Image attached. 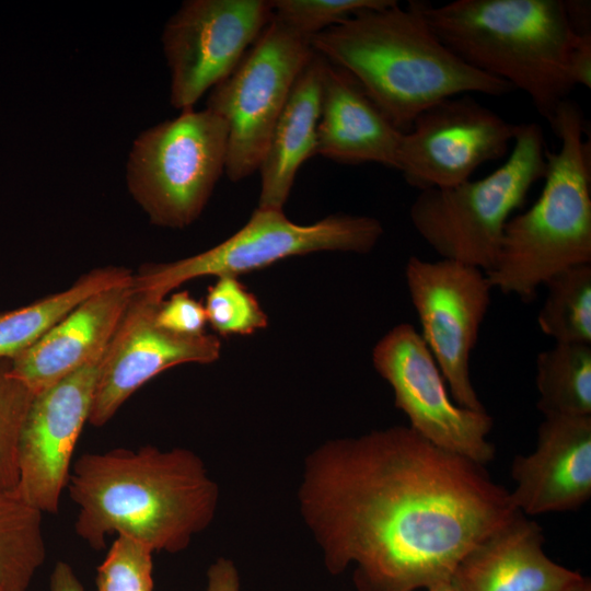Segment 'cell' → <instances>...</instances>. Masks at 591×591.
Segmentation results:
<instances>
[{
  "instance_id": "33",
  "label": "cell",
  "mask_w": 591,
  "mask_h": 591,
  "mask_svg": "<svg viewBox=\"0 0 591 591\" xmlns=\"http://www.w3.org/2000/svg\"><path fill=\"white\" fill-rule=\"evenodd\" d=\"M565 591H591V582L589 578L583 577L578 583Z\"/></svg>"
},
{
  "instance_id": "25",
  "label": "cell",
  "mask_w": 591,
  "mask_h": 591,
  "mask_svg": "<svg viewBox=\"0 0 591 591\" xmlns=\"http://www.w3.org/2000/svg\"><path fill=\"white\" fill-rule=\"evenodd\" d=\"M34 393L0 360V490H13L19 482V445Z\"/></svg>"
},
{
  "instance_id": "17",
  "label": "cell",
  "mask_w": 591,
  "mask_h": 591,
  "mask_svg": "<svg viewBox=\"0 0 591 591\" xmlns=\"http://www.w3.org/2000/svg\"><path fill=\"white\" fill-rule=\"evenodd\" d=\"M543 545L538 523L518 512L461 559L451 583L456 591H565L583 578Z\"/></svg>"
},
{
  "instance_id": "13",
  "label": "cell",
  "mask_w": 591,
  "mask_h": 591,
  "mask_svg": "<svg viewBox=\"0 0 591 591\" xmlns=\"http://www.w3.org/2000/svg\"><path fill=\"white\" fill-rule=\"evenodd\" d=\"M517 130L518 124L471 94L448 97L419 114L402 135L396 170L419 190L454 186L505 157Z\"/></svg>"
},
{
  "instance_id": "6",
  "label": "cell",
  "mask_w": 591,
  "mask_h": 591,
  "mask_svg": "<svg viewBox=\"0 0 591 591\" xmlns=\"http://www.w3.org/2000/svg\"><path fill=\"white\" fill-rule=\"evenodd\" d=\"M546 144L536 123L518 124L506 162L478 179L419 190L409 210L415 230L444 259L494 265L505 227L546 174Z\"/></svg>"
},
{
  "instance_id": "21",
  "label": "cell",
  "mask_w": 591,
  "mask_h": 591,
  "mask_svg": "<svg viewBox=\"0 0 591 591\" xmlns=\"http://www.w3.org/2000/svg\"><path fill=\"white\" fill-rule=\"evenodd\" d=\"M131 279L127 268H96L60 292L0 312V360H11L30 348L89 297Z\"/></svg>"
},
{
  "instance_id": "23",
  "label": "cell",
  "mask_w": 591,
  "mask_h": 591,
  "mask_svg": "<svg viewBox=\"0 0 591 591\" xmlns=\"http://www.w3.org/2000/svg\"><path fill=\"white\" fill-rule=\"evenodd\" d=\"M45 557L43 513L25 502L15 489L0 490L2 591H26Z\"/></svg>"
},
{
  "instance_id": "7",
  "label": "cell",
  "mask_w": 591,
  "mask_h": 591,
  "mask_svg": "<svg viewBox=\"0 0 591 591\" xmlns=\"http://www.w3.org/2000/svg\"><path fill=\"white\" fill-rule=\"evenodd\" d=\"M228 127L205 107L182 111L141 131L128 153L129 194L154 225L183 229L196 221L224 173Z\"/></svg>"
},
{
  "instance_id": "31",
  "label": "cell",
  "mask_w": 591,
  "mask_h": 591,
  "mask_svg": "<svg viewBox=\"0 0 591 591\" xmlns=\"http://www.w3.org/2000/svg\"><path fill=\"white\" fill-rule=\"evenodd\" d=\"M570 76L575 85L591 86V33L583 34L573 50Z\"/></svg>"
},
{
  "instance_id": "3",
  "label": "cell",
  "mask_w": 591,
  "mask_h": 591,
  "mask_svg": "<svg viewBox=\"0 0 591 591\" xmlns=\"http://www.w3.org/2000/svg\"><path fill=\"white\" fill-rule=\"evenodd\" d=\"M314 53L350 74L402 132L436 103L471 93L500 96L502 80L459 58L428 24L422 1L387 0L361 10L310 39Z\"/></svg>"
},
{
  "instance_id": "1",
  "label": "cell",
  "mask_w": 591,
  "mask_h": 591,
  "mask_svg": "<svg viewBox=\"0 0 591 591\" xmlns=\"http://www.w3.org/2000/svg\"><path fill=\"white\" fill-rule=\"evenodd\" d=\"M301 509L331 573L358 591L451 581L461 559L518 512L480 465L394 426L326 442L308 459Z\"/></svg>"
},
{
  "instance_id": "15",
  "label": "cell",
  "mask_w": 591,
  "mask_h": 591,
  "mask_svg": "<svg viewBox=\"0 0 591 591\" xmlns=\"http://www.w3.org/2000/svg\"><path fill=\"white\" fill-rule=\"evenodd\" d=\"M161 302L131 294L102 356L88 420L92 426L108 422L140 386L162 371L219 358L217 336H186L160 327L154 315Z\"/></svg>"
},
{
  "instance_id": "26",
  "label": "cell",
  "mask_w": 591,
  "mask_h": 591,
  "mask_svg": "<svg viewBox=\"0 0 591 591\" xmlns=\"http://www.w3.org/2000/svg\"><path fill=\"white\" fill-rule=\"evenodd\" d=\"M207 322L220 335H251L268 324L257 298L236 277H219L207 290Z\"/></svg>"
},
{
  "instance_id": "20",
  "label": "cell",
  "mask_w": 591,
  "mask_h": 591,
  "mask_svg": "<svg viewBox=\"0 0 591 591\" xmlns=\"http://www.w3.org/2000/svg\"><path fill=\"white\" fill-rule=\"evenodd\" d=\"M324 66L313 53L273 128L258 167L259 208L282 209L300 166L316 154Z\"/></svg>"
},
{
  "instance_id": "19",
  "label": "cell",
  "mask_w": 591,
  "mask_h": 591,
  "mask_svg": "<svg viewBox=\"0 0 591 591\" xmlns=\"http://www.w3.org/2000/svg\"><path fill=\"white\" fill-rule=\"evenodd\" d=\"M403 134L350 74L325 59L316 154L396 169Z\"/></svg>"
},
{
  "instance_id": "5",
  "label": "cell",
  "mask_w": 591,
  "mask_h": 591,
  "mask_svg": "<svg viewBox=\"0 0 591 591\" xmlns=\"http://www.w3.org/2000/svg\"><path fill=\"white\" fill-rule=\"evenodd\" d=\"M559 149L546 151L543 189L507 222L496 260L485 274L491 288L523 301L556 274L591 264L590 144L578 104L563 101L548 121Z\"/></svg>"
},
{
  "instance_id": "24",
  "label": "cell",
  "mask_w": 591,
  "mask_h": 591,
  "mask_svg": "<svg viewBox=\"0 0 591 591\" xmlns=\"http://www.w3.org/2000/svg\"><path fill=\"white\" fill-rule=\"evenodd\" d=\"M544 286L540 329L556 343L591 344V264L567 268Z\"/></svg>"
},
{
  "instance_id": "22",
  "label": "cell",
  "mask_w": 591,
  "mask_h": 591,
  "mask_svg": "<svg viewBox=\"0 0 591 591\" xmlns=\"http://www.w3.org/2000/svg\"><path fill=\"white\" fill-rule=\"evenodd\" d=\"M536 387L544 416H591V344L556 343L540 352Z\"/></svg>"
},
{
  "instance_id": "8",
  "label": "cell",
  "mask_w": 591,
  "mask_h": 591,
  "mask_svg": "<svg viewBox=\"0 0 591 591\" xmlns=\"http://www.w3.org/2000/svg\"><path fill=\"white\" fill-rule=\"evenodd\" d=\"M383 234L369 216L331 215L311 223L291 221L282 209L259 208L234 234L216 246L171 263L150 264L132 275L131 291L157 302L186 281L206 276L237 277L290 256L315 252L364 254Z\"/></svg>"
},
{
  "instance_id": "18",
  "label": "cell",
  "mask_w": 591,
  "mask_h": 591,
  "mask_svg": "<svg viewBox=\"0 0 591 591\" xmlns=\"http://www.w3.org/2000/svg\"><path fill=\"white\" fill-rule=\"evenodd\" d=\"M130 286H114L81 302L9 360L12 375L37 394L102 356L131 298Z\"/></svg>"
},
{
  "instance_id": "9",
  "label": "cell",
  "mask_w": 591,
  "mask_h": 591,
  "mask_svg": "<svg viewBox=\"0 0 591 591\" xmlns=\"http://www.w3.org/2000/svg\"><path fill=\"white\" fill-rule=\"evenodd\" d=\"M313 53L309 39L271 16L235 69L210 90L206 107L228 127L224 174L231 182L258 171L273 128Z\"/></svg>"
},
{
  "instance_id": "28",
  "label": "cell",
  "mask_w": 591,
  "mask_h": 591,
  "mask_svg": "<svg viewBox=\"0 0 591 591\" xmlns=\"http://www.w3.org/2000/svg\"><path fill=\"white\" fill-rule=\"evenodd\" d=\"M387 0H270L273 18L304 38L340 23L352 14Z\"/></svg>"
},
{
  "instance_id": "10",
  "label": "cell",
  "mask_w": 591,
  "mask_h": 591,
  "mask_svg": "<svg viewBox=\"0 0 591 591\" xmlns=\"http://www.w3.org/2000/svg\"><path fill=\"white\" fill-rule=\"evenodd\" d=\"M372 362L390 384L409 427L434 445L480 465L495 457L486 410L457 405L420 333L408 323L391 328L374 346Z\"/></svg>"
},
{
  "instance_id": "12",
  "label": "cell",
  "mask_w": 591,
  "mask_h": 591,
  "mask_svg": "<svg viewBox=\"0 0 591 591\" xmlns=\"http://www.w3.org/2000/svg\"><path fill=\"white\" fill-rule=\"evenodd\" d=\"M268 0H187L161 36L170 71V104L194 108L239 65L270 22Z\"/></svg>"
},
{
  "instance_id": "16",
  "label": "cell",
  "mask_w": 591,
  "mask_h": 591,
  "mask_svg": "<svg viewBox=\"0 0 591 591\" xmlns=\"http://www.w3.org/2000/svg\"><path fill=\"white\" fill-rule=\"evenodd\" d=\"M511 475L522 514L578 510L591 497V416H544L535 450L514 457Z\"/></svg>"
},
{
  "instance_id": "30",
  "label": "cell",
  "mask_w": 591,
  "mask_h": 591,
  "mask_svg": "<svg viewBox=\"0 0 591 591\" xmlns=\"http://www.w3.org/2000/svg\"><path fill=\"white\" fill-rule=\"evenodd\" d=\"M207 591H240L239 573L231 560L219 558L208 568Z\"/></svg>"
},
{
  "instance_id": "14",
  "label": "cell",
  "mask_w": 591,
  "mask_h": 591,
  "mask_svg": "<svg viewBox=\"0 0 591 591\" xmlns=\"http://www.w3.org/2000/svg\"><path fill=\"white\" fill-rule=\"evenodd\" d=\"M102 356L33 397L20 438L15 490L42 513H58L76 444L89 420Z\"/></svg>"
},
{
  "instance_id": "2",
  "label": "cell",
  "mask_w": 591,
  "mask_h": 591,
  "mask_svg": "<svg viewBox=\"0 0 591 591\" xmlns=\"http://www.w3.org/2000/svg\"><path fill=\"white\" fill-rule=\"evenodd\" d=\"M74 530L95 549L117 533L154 552L177 553L212 521L218 487L197 454L152 445L84 453L67 484Z\"/></svg>"
},
{
  "instance_id": "27",
  "label": "cell",
  "mask_w": 591,
  "mask_h": 591,
  "mask_svg": "<svg viewBox=\"0 0 591 591\" xmlns=\"http://www.w3.org/2000/svg\"><path fill=\"white\" fill-rule=\"evenodd\" d=\"M152 554L144 544L117 535L97 567V591H153Z\"/></svg>"
},
{
  "instance_id": "35",
  "label": "cell",
  "mask_w": 591,
  "mask_h": 591,
  "mask_svg": "<svg viewBox=\"0 0 591 591\" xmlns=\"http://www.w3.org/2000/svg\"><path fill=\"white\" fill-rule=\"evenodd\" d=\"M0 591H2V589L0 588Z\"/></svg>"
},
{
  "instance_id": "34",
  "label": "cell",
  "mask_w": 591,
  "mask_h": 591,
  "mask_svg": "<svg viewBox=\"0 0 591 591\" xmlns=\"http://www.w3.org/2000/svg\"><path fill=\"white\" fill-rule=\"evenodd\" d=\"M427 591H456L451 583V581H445L438 583L431 588H429Z\"/></svg>"
},
{
  "instance_id": "32",
  "label": "cell",
  "mask_w": 591,
  "mask_h": 591,
  "mask_svg": "<svg viewBox=\"0 0 591 591\" xmlns=\"http://www.w3.org/2000/svg\"><path fill=\"white\" fill-rule=\"evenodd\" d=\"M49 591H84V588L69 564L57 561L50 575Z\"/></svg>"
},
{
  "instance_id": "11",
  "label": "cell",
  "mask_w": 591,
  "mask_h": 591,
  "mask_svg": "<svg viewBox=\"0 0 591 591\" xmlns=\"http://www.w3.org/2000/svg\"><path fill=\"white\" fill-rule=\"evenodd\" d=\"M420 335L432 354L454 402L486 410L470 371V359L490 305L491 286L484 270L451 259L409 257L405 268Z\"/></svg>"
},
{
  "instance_id": "4",
  "label": "cell",
  "mask_w": 591,
  "mask_h": 591,
  "mask_svg": "<svg viewBox=\"0 0 591 591\" xmlns=\"http://www.w3.org/2000/svg\"><path fill=\"white\" fill-rule=\"evenodd\" d=\"M422 11L450 50L526 93L548 121L576 86L570 62L583 34L573 28L564 0L422 2Z\"/></svg>"
},
{
  "instance_id": "29",
  "label": "cell",
  "mask_w": 591,
  "mask_h": 591,
  "mask_svg": "<svg viewBox=\"0 0 591 591\" xmlns=\"http://www.w3.org/2000/svg\"><path fill=\"white\" fill-rule=\"evenodd\" d=\"M155 323L165 331L196 336L204 334L207 315L204 304L188 291H179L163 300L157 308Z\"/></svg>"
}]
</instances>
